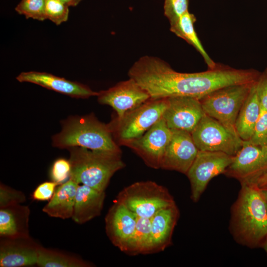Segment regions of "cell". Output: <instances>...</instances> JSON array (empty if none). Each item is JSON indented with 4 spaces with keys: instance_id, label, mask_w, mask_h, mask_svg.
I'll list each match as a JSON object with an SVG mask.
<instances>
[{
    "instance_id": "6da1fadb",
    "label": "cell",
    "mask_w": 267,
    "mask_h": 267,
    "mask_svg": "<svg viewBox=\"0 0 267 267\" xmlns=\"http://www.w3.org/2000/svg\"><path fill=\"white\" fill-rule=\"evenodd\" d=\"M261 74L253 69H237L218 63L206 71L180 73L158 57L145 55L134 63L131 76L151 99L182 96L200 99L224 87L256 82Z\"/></svg>"
},
{
    "instance_id": "7a4b0ae2",
    "label": "cell",
    "mask_w": 267,
    "mask_h": 267,
    "mask_svg": "<svg viewBox=\"0 0 267 267\" xmlns=\"http://www.w3.org/2000/svg\"><path fill=\"white\" fill-rule=\"evenodd\" d=\"M231 209L229 230L238 243L249 248L263 245L267 237V202L254 182L242 183Z\"/></svg>"
},
{
    "instance_id": "3957f363",
    "label": "cell",
    "mask_w": 267,
    "mask_h": 267,
    "mask_svg": "<svg viewBox=\"0 0 267 267\" xmlns=\"http://www.w3.org/2000/svg\"><path fill=\"white\" fill-rule=\"evenodd\" d=\"M69 179L94 189L105 191L113 175L125 167L121 152L93 150L81 147L68 149Z\"/></svg>"
},
{
    "instance_id": "277c9868",
    "label": "cell",
    "mask_w": 267,
    "mask_h": 267,
    "mask_svg": "<svg viewBox=\"0 0 267 267\" xmlns=\"http://www.w3.org/2000/svg\"><path fill=\"white\" fill-rule=\"evenodd\" d=\"M52 145L59 148L81 147L93 150L121 152L109 125L92 114L69 118L62 130L52 137Z\"/></svg>"
},
{
    "instance_id": "5b68a950",
    "label": "cell",
    "mask_w": 267,
    "mask_h": 267,
    "mask_svg": "<svg viewBox=\"0 0 267 267\" xmlns=\"http://www.w3.org/2000/svg\"><path fill=\"white\" fill-rule=\"evenodd\" d=\"M115 201L137 217L150 219L160 210L176 204L166 187L150 180L136 182L126 187Z\"/></svg>"
},
{
    "instance_id": "8992f818",
    "label": "cell",
    "mask_w": 267,
    "mask_h": 267,
    "mask_svg": "<svg viewBox=\"0 0 267 267\" xmlns=\"http://www.w3.org/2000/svg\"><path fill=\"white\" fill-rule=\"evenodd\" d=\"M256 82L224 87L201 98L199 100L205 114L235 130L239 111Z\"/></svg>"
},
{
    "instance_id": "52a82bcc",
    "label": "cell",
    "mask_w": 267,
    "mask_h": 267,
    "mask_svg": "<svg viewBox=\"0 0 267 267\" xmlns=\"http://www.w3.org/2000/svg\"><path fill=\"white\" fill-rule=\"evenodd\" d=\"M167 104V98H150L121 119H115L108 124L113 135L122 144L140 137L163 117Z\"/></svg>"
},
{
    "instance_id": "ba28073f",
    "label": "cell",
    "mask_w": 267,
    "mask_h": 267,
    "mask_svg": "<svg viewBox=\"0 0 267 267\" xmlns=\"http://www.w3.org/2000/svg\"><path fill=\"white\" fill-rule=\"evenodd\" d=\"M191 135L199 150L222 152L233 156L243 142L235 130L205 114Z\"/></svg>"
},
{
    "instance_id": "9c48e42d",
    "label": "cell",
    "mask_w": 267,
    "mask_h": 267,
    "mask_svg": "<svg viewBox=\"0 0 267 267\" xmlns=\"http://www.w3.org/2000/svg\"><path fill=\"white\" fill-rule=\"evenodd\" d=\"M233 156L222 152L199 150L194 162L186 173L191 186V199L199 200L210 181L224 174Z\"/></svg>"
},
{
    "instance_id": "30bf717a",
    "label": "cell",
    "mask_w": 267,
    "mask_h": 267,
    "mask_svg": "<svg viewBox=\"0 0 267 267\" xmlns=\"http://www.w3.org/2000/svg\"><path fill=\"white\" fill-rule=\"evenodd\" d=\"M267 171V148L243 141L224 175L240 183L255 182Z\"/></svg>"
},
{
    "instance_id": "8fae6325",
    "label": "cell",
    "mask_w": 267,
    "mask_h": 267,
    "mask_svg": "<svg viewBox=\"0 0 267 267\" xmlns=\"http://www.w3.org/2000/svg\"><path fill=\"white\" fill-rule=\"evenodd\" d=\"M172 134L162 117L142 136L122 144L135 151L148 166L159 169Z\"/></svg>"
},
{
    "instance_id": "7c38bea8",
    "label": "cell",
    "mask_w": 267,
    "mask_h": 267,
    "mask_svg": "<svg viewBox=\"0 0 267 267\" xmlns=\"http://www.w3.org/2000/svg\"><path fill=\"white\" fill-rule=\"evenodd\" d=\"M97 96L100 104L112 107L117 113V119L151 98L149 93L131 78L98 92Z\"/></svg>"
},
{
    "instance_id": "4fadbf2b",
    "label": "cell",
    "mask_w": 267,
    "mask_h": 267,
    "mask_svg": "<svg viewBox=\"0 0 267 267\" xmlns=\"http://www.w3.org/2000/svg\"><path fill=\"white\" fill-rule=\"evenodd\" d=\"M167 98V106L163 118L167 126L172 131L191 134L205 114L200 100L182 96Z\"/></svg>"
},
{
    "instance_id": "5bb4252c",
    "label": "cell",
    "mask_w": 267,
    "mask_h": 267,
    "mask_svg": "<svg viewBox=\"0 0 267 267\" xmlns=\"http://www.w3.org/2000/svg\"><path fill=\"white\" fill-rule=\"evenodd\" d=\"M171 140L165 151L160 168L186 174L199 151L191 134L172 131Z\"/></svg>"
},
{
    "instance_id": "9a60e30c",
    "label": "cell",
    "mask_w": 267,
    "mask_h": 267,
    "mask_svg": "<svg viewBox=\"0 0 267 267\" xmlns=\"http://www.w3.org/2000/svg\"><path fill=\"white\" fill-rule=\"evenodd\" d=\"M0 267H22L37 264L41 246L30 236L27 238H1Z\"/></svg>"
},
{
    "instance_id": "2e32d148",
    "label": "cell",
    "mask_w": 267,
    "mask_h": 267,
    "mask_svg": "<svg viewBox=\"0 0 267 267\" xmlns=\"http://www.w3.org/2000/svg\"><path fill=\"white\" fill-rule=\"evenodd\" d=\"M137 216L115 201L105 218V231L112 243L123 252L134 231Z\"/></svg>"
},
{
    "instance_id": "e0dca14e",
    "label": "cell",
    "mask_w": 267,
    "mask_h": 267,
    "mask_svg": "<svg viewBox=\"0 0 267 267\" xmlns=\"http://www.w3.org/2000/svg\"><path fill=\"white\" fill-rule=\"evenodd\" d=\"M16 79L20 82H28L77 98H87L97 96L89 87L80 83L69 81L46 72H23Z\"/></svg>"
},
{
    "instance_id": "ac0fdd59",
    "label": "cell",
    "mask_w": 267,
    "mask_h": 267,
    "mask_svg": "<svg viewBox=\"0 0 267 267\" xmlns=\"http://www.w3.org/2000/svg\"><path fill=\"white\" fill-rule=\"evenodd\" d=\"M179 215L178 209L175 204L160 210L151 218L150 242L147 254L163 251L171 245Z\"/></svg>"
},
{
    "instance_id": "d6986e66",
    "label": "cell",
    "mask_w": 267,
    "mask_h": 267,
    "mask_svg": "<svg viewBox=\"0 0 267 267\" xmlns=\"http://www.w3.org/2000/svg\"><path fill=\"white\" fill-rule=\"evenodd\" d=\"M105 198V191H100L84 184L78 186L72 220L83 224L99 216Z\"/></svg>"
},
{
    "instance_id": "ffe728a7",
    "label": "cell",
    "mask_w": 267,
    "mask_h": 267,
    "mask_svg": "<svg viewBox=\"0 0 267 267\" xmlns=\"http://www.w3.org/2000/svg\"><path fill=\"white\" fill-rule=\"evenodd\" d=\"M28 206L17 204L0 208L1 238H20L30 237Z\"/></svg>"
},
{
    "instance_id": "44dd1931",
    "label": "cell",
    "mask_w": 267,
    "mask_h": 267,
    "mask_svg": "<svg viewBox=\"0 0 267 267\" xmlns=\"http://www.w3.org/2000/svg\"><path fill=\"white\" fill-rule=\"evenodd\" d=\"M79 184L71 179L60 184L43 211L53 218H72Z\"/></svg>"
},
{
    "instance_id": "7402d4cb",
    "label": "cell",
    "mask_w": 267,
    "mask_h": 267,
    "mask_svg": "<svg viewBox=\"0 0 267 267\" xmlns=\"http://www.w3.org/2000/svg\"><path fill=\"white\" fill-rule=\"evenodd\" d=\"M257 81L240 109L235 124L236 132L243 141L251 138L261 110L257 93Z\"/></svg>"
},
{
    "instance_id": "603a6c76",
    "label": "cell",
    "mask_w": 267,
    "mask_h": 267,
    "mask_svg": "<svg viewBox=\"0 0 267 267\" xmlns=\"http://www.w3.org/2000/svg\"><path fill=\"white\" fill-rule=\"evenodd\" d=\"M196 21L194 15L188 11L176 22L170 24V31L193 46L201 55L208 69H213L218 63L210 57L199 40L194 26Z\"/></svg>"
},
{
    "instance_id": "cb8c5ba5",
    "label": "cell",
    "mask_w": 267,
    "mask_h": 267,
    "mask_svg": "<svg viewBox=\"0 0 267 267\" xmlns=\"http://www.w3.org/2000/svg\"><path fill=\"white\" fill-rule=\"evenodd\" d=\"M37 265L41 267H89L92 265L81 258L41 246Z\"/></svg>"
},
{
    "instance_id": "d4e9b609",
    "label": "cell",
    "mask_w": 267,
    "mask_h": 267,
    "mask_svg": "<svg viewBox=\"0 0 267 267\" xmlns=\"http://www.w3.org/2000/svg\"><path fill=\"white\" fill-rule=\"evenodd\" d=\"M151 237V219L137 217L133 235L123 252L131 255L147 254Z\"/></svg>"
},
{
    "instance_id": "484cf974",
    "label": "cell",
    "mask_w": 267,
    "mask_h": 267,
    "mask_svg": "<svg viewBox=\"0 0 267 267\" xmlns=\"http://www.w3.org/2000/svg\"><path fill=\"white\" fill-rule=\"evenodd\" d=\"M46 0H21L16 6L15 11L27 18L44 21L46 19L45 3Z\"/></svg>"
},
{
    "instance_id": "4316f807",
    "label": "cell",
    "mask_w": 267,
    "mask_h": 267,
    "mask_svg": "<svg viewBox=\"0 0 267 267\" xmlns=\"http://www.w3.org/2000/svg\"><path fill=\"white\" fill-rule=\"evenodd\" d=\"M69 6L60 0H46L45 14L46 19L57 25L66 22L69 16Z\"/></svg>"
},
{
    "instance_id": "83f0119b",
    "label": "cell",
    "mask_w": 267,
    "mask_h": 267,
    "mask_svg": "<svg viewBox=\"0 0 267 267\" xmlns=\"http://www.w3.org/2000/svg\"><path fill=\"white\" fill-rule=\"evenodd\" d=\"M252 144L265 146L267 144V111L261 108L252 135L249 140Z\"/></svg>"
},
{
    "instance_id": "f1b7e54d",
    "label": "cell",
    "mask_w": 267,
    "mask_h": 267,
    "mask_svg": "<svg viewBox=\"0 0 267 267\" xmlns=\"http://www.w3.org/2000/svg\"><path fill=\"white\" fill-rule=\"evenodd\" d=\"M188 0H165L164 15L170 24L176 22L180 17L188 11Z\"/></svg>"
},
{
    "instance_id": "f546056e",
    "label": "cell",
    "mask_w": 267,
    "mask_h": 267,
    "mask_svg": "<svg viewBox=\"0 0 267 267\" xmlns=\"http://www.w3.org/2000/svg\"><path fill=\"white\" fill-rule=\"evenodd\" d=\"M26 196L22 191L0 183V208L21 204L26 201Z\"/></svg>"
},
{
    "instance_id": "4dcf8cb0",
    "label": "cell",
    "mask_w": 267,
    "mask_h": 267,
    "mask_svg": "<svg viewBox=\"0 0 267 267\" xmlns=\"http://www.w3.org/2000/svg\"><path fill=\"white\" fill-rule=\"evenodd\" d=\"M71 164L69 160L60 158L53 163L50 173L52 181L59 185L67 181L70 177Z\"/></svg>"
},
{
    "instance_id": "1f68e13d",
    "label": "cell",
    "mask_w": 267,
    "mask_h": 267,
    "mask_svg": "<svg viewBox=\"0 0 267 267\" xmlns=\"http://www.w3.org/2000/svg\"><path fill=\"white\" fill-rule=\"evenodd\" d=\"M59 185L53 181L44 182L38 185L35 189L32 194V198L37 201L50 200L54 193L56 187Z\"/></svg>"
},
{
    "instance_id": "d6a6232c",
    "label": "cell",
    "mask_w": 267,
    "mask_h": 267,
    "mask_svg": "<svg viewBox=\"0 0 267 267\" xmlns=\"http://www.w3.org/2000/svg\"><path fill=\"white\" fill-rule=\"evenodd\" d=\"M257 89L261 108L267 111V68L260 76L257 83Z\"/></svg>"
},
{
    "instance_id": "836d02e7",
    "label": "cell",
    "mask_w": 267,
    "mask_h": 267,
    "mask_svg": "<svg viewBox=\"0 0 267 267\" xmlns=\"http://www.w3.org/2000/svg\"><path fill=\"white\" fill-rule=\"evenodd\" d=\"M254 183L261 188L267 187V171L259 177Z\"/></svg>"
},
{
    "instance_id": "e575fe53",
    "label": "cell",
    "mask_w": 267,
    "mask_h": 267,
    "mask_svg": "<svg viewBox=\"0 0 267 267\" xmlns=\"http://www.w3.org/2000/svg\"><path fill=\"white\" fill-rule=\"evenodd\" d=\"M68 6H75L77 5L82 0H60Z\"/></svg>"
},
{
    "instance_id": "d590c367",
    "label": "cell",
    "mask_w": 267,
    "mask_h": 267,
    "mask_svg": "<svg viewBox=\"0 0 267 267\" xmlns=\"http://www.w3.org/2000/svg\"><path fill=\"white\" fill-rule=\"evenodd\" d=\"M263 247L267 255V237L263 244Z\"/></svg>"
},
{
    "instance_id": "8d00e7d4",
    "label": "cell",
    "mask_w": 267,
    "mask_h": 267,
    "mask_svg": "<svg viewBox=\"0 0 267 267\" xmlns=\"http://www.w3.org/2000/svg\"><path fill=\"white\" fill-rule=\"evenodd\" d=\"M266 198L267 202V187L261 188Z\"/></svg>"
},
{
    "instance_id": "74e56055",
    "label": "cell",
    "mask_w": 267,
    "mask_h": 267,
    "mask_svg": "<svg viewBox=\"0 0 267 267\" xmlns=\"http://www.w3.org/2000/svg\"><path fill=\"white\" fill-rule=\"evenodd\" d=\"M266 146V148H267V145H266V146Z\"/></svg>"
}]
</instances>
